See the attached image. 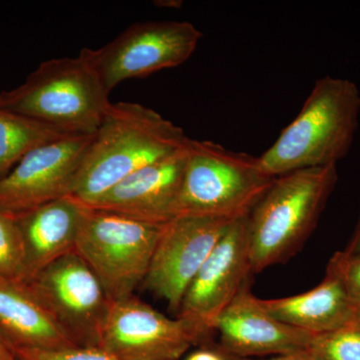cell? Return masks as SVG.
Instances as JSON below:
<instances>
[{"label":"cell","instance_id":"6da1fadb","mask_svg":"<svg viewBox=\"0 0 360 360\" xmlns=\"http://www.w3.org/2000/svg\"><path fill=\"white\" fill-rule=\"evenodd\" d=\"M188 137L141 103H110L94 135L70 194L90 205L118 184L181 148Z\"/></svg>","mask_w":360,"mask_h":360},{"label":"cell","instance_id":"7a4b0ae2","mask_svg":"<svg viewBox=\"0 0 360 360\" xmlns=\"http://www.w3.org/2000/svg\"><path fill=\"white\" fill-rule=\"evenodd\" d=\"M359 115L360 90L354 82L330 75L319 78L300 112L259 156L262 169L277 177L338 165L352 148Z\"/></svg>","mask_w":360,"mask_h":360},{"label":"cell","instance_id":"3957f363","mask_svg":"<svg viewBox=\"0 0 360 360\" xmlns=\"http://www.w3.org/2000/svg\"><path fill=\"white\" fill-rule=\"evenodd\" d=\"M338 181V165L276 177L248 215L253 274L283 264L302 248Z\"/></svg>","mask_w":360,"mask_h":360},{"label":"cell","instance_id":"277c9868","mask_svg":"<svg viewBox=\"0 0 360 360\" xmlns=\"http://www.w3.org/2000/svg\"><path fill=\"white\" fill-rule=\"evenodd\" d=\"M110 103V92L80 53L44 61L20 86L0 94V108L71 135L96 134Z\"/></svg>","mask_w":360,"mask_h":360},{"label":"cell","instance_id":"5b68a950","mask_svg":"<svg viewBox=\"0 0 360 360\" xmlns=\"http://www.w3.org/2000/svg\"><path fill=\"white\" fill-rule=\"evenodd\" d=\"M274 179L265 174L257 156L214 141L189 139L175 217L232 221L248 217Z\"/></svg>","mask_w":360,"mask_h":360},{"label":"cell","instance_id":"8992f818","mask_svg":"<svg viewBox=\"0 0 360 360\" xmlns=\"http://www.w3.org/2000/svg\"><path fill=\"white\" fill-rule=\"evenodd\" d=\"M161 226L86 206L75 252L96 274L110 302L130 297L143 283Z\"/></svg>","mask_w":360,"mask_h":360},{"label":"cell","instance_id":"52a82bcc","mask_svg":"<svg viewBox=\"0 0 360 360\" xmlns=\"http://www.w3.org/2000/svg\"><path fill=\"white\" fill-rule=\"evenodd\" d=\"M202 33L188 21H141L129 25L101 49L80 54L108 92L125 80L143 78L186 63Z\"/></svg>","mask_w":360,"mask_h":360},{"label":"cell","instance_id":"ba28073f","mask_svg":"<svg viewBox=\"0 0 360 360\" xmlns=\"http://www.w3.org/2000/svg\"><path fill=\"white\" fill-rule=\"evenodd\" d=\"M25 283L77 347H98L111 302L96 274L75 251Z\"/></svg>","mask_w":360,"mask_h":360},{"label":"cell","instance_id":"9c48e42d","mask_svg":"<svg viewBox=\"0 0 360 360\" xmlns=\"http://www.w3.org/2000/svg\"><path fill=\"white\" fill-rule=\"evenodd\" d=\"M207 341L191 322L170 319L132 295L110 303L97 347L120 360H177Z\"/></svg>","mask_w":360,"mask_h":360},{"label":"cell","instance_id":"30bf717a","mask_svg":"<svg viewBox=\"0 0 360 360\" xmlns=\"http://www.w3.org/2000/svg\"><path fill=\"white\" fill-rule=\"evenodd\" d=\"M248 217L233 220L189 284L177 317L200 329L210 341L220 315L250 283Z\"/></svg>","mask_w":360,"mask_h":360},{"label":"cell","instance_id":"8fae6325","mask_svg":"<svg viewBox=\"0 0 360 360\" xmlns=\"http://www.w3.org/2000/svg\"><path fill=\"white\" fill-rule=\"evenodd\" d=\"M94 135H66L23 156L0 179V212L15 217L70 195Z\"/></svg>","mask_w":360,"mask_h":360},{"label":"cell","instance_id":"7c38bea8","mask_svg":"<svg viewBox=\"0 0 360 360\" xmlns=\"http://www.w3.org/2000/svg\"><path fill=\"white\" fill-rule=\"evenodd\" d=\"M232 221L177 217L163 224L143 281L146 288L177 314L189 284Z\"/></svg>","mask_w":360,"mask_h":360},{"label":"cell","instance_id":"4fadbf2b","mask_svg":"<svg viewBox=\"0 0 360 360\" xmlns=\"http://www.w3.org/2000/svg\"><path fill=\"white\" fill-rule=\"evenodd\" d=\"M215 333L222 352L245 359L304 354L314 338L269 314L251 292L250 283L220 315Z\"/></svg>","mask_w":360,"mask_h":360},{"label":"cell","instance_id":"5bb4252c","mask_svg":"<svg viewBox=\"0 0 360 360\" xmlns=\"http://www.w3.org/2000/svg\"><path fill=\"white\" fill-rule=\"evenodd\" d=\"M189 139L172 155L130 175L86 206L120 213L158 226L167 224L175 217Z\"/></svg>","mask_w":360,"mask_h":360},{"label":"cell","instance_id":"9a60e30c","mask_svg":"<svg viewBox=\"0 0 360 360\" xmlns=\"http://www.w3.org/2000/svg\"><path fill=\"white\" fill-rule=\"evenodd\" d=\"M85 212L84 203L68 195L14 217L25 245L26 281L75 251Z\"/></svg>","mask_w":360,"mask_h":360},{"label":"cell","instance_id":"2e32d148","mask_svg":"<svg viewBox=\"0 0 360 360\" xmlns=\"http://www.w3.org/2000/svg\"><path fill=\"white\" fill-rule=\"evenodd\" d=\"M260 302L278 321L314 336L341 328L360 312L340 279L328 271L311 290L288 297L260 298Z\"/></svg>","mask_w":360,"mask_h":360},{"label":"cell","instance_id":"e0dca14e","mask_svg":"<svg viewBox=\"0 0 360 360\" xmlns=\"http://www.w3.org/2000/svg\"><path fill=\"white\" fill-rule=\"evenodd\" d=\"M0 330L13 347H77L25 283L0 278Z\"/></svg>","mask_w":360,"mask_h":360},{"label":"cell","instance_id":"ac0fdd59","mask_svg":"<svg viewBox=\"0 0 360 360\" xmlns=\"http://www.w3.org/2000/svg\"><path fill=\"white\" fill-rule=\"evenodd\" d=\"M66 135L71 134L0 108V179L32 149Z\"/></svg>","mask_w":360,"mask_h":360},{"label":"cell","instance_id":"d6986e66","mask_svg":"<svg viewBox=\"0 0 360 360\" xmlns=\"http://www.w3.org/2000/svg\"><path fill=\"white\" fill-rule=\"evenodd\" d=\"M304 355L310 360H360V312L341 328L314 336Z\"/></svg>","mask_w":360,"mask_h":360},{"label":"cell","instance_id":"ffe728a7","mask_svg":"<svg viewBox=\"0 0 360 360\" xmlns=\"http://www.w3.org/2000/svg\"><path fill=\"white\" fill-rule=\"evenodd\" d=\"M27 277L25 245L16 220L0 212V278L25 283Z\"/></svg>","mask_w":360,"mask_h":360},{"label":"cell","instance_id":"44dd1931","mask_svg":"<svg viewBox=\"0 0 360 360\" xmlns=\"http://www.w3.org/2000/svg\"><path fill=\"white\" fill-rule=\"evenodd\" d=\"M326 271L340 279L355 307L360 311V251H338L330 258Z\"/></svg>","mask_w":360,"mask_h":360},{"label":"cell","instance_id":"7402d4cb","mask_svg":"<svg viewBox=\"0 0 360 360\" xmlns=\"http://www.w3.org/2000/svg\"><path fill=\"white\" fill-rule=\"evenodd\" d=\"M22 360H120L99 347H70L47 350L37 348L13 347Z\"/></svg>","mask_w":360,"mask_h":360},{"label":"cell","instance_id":"603a6c76","mask_svg":"<svg viewBox=\"0 0 360 360\" xmlns=\"http://www.w3.org/2000/svg\"><path fill=\"white\" fill-rule=\"evenodd\" d=\"M186 360H229V354H225L217 345H208L195 350L188 355Z\"/></svg>","mask_w":360,"mask_h":360},{"label":"cell","instance_id":"cb8c5ba5","mask_svg":"<svg viewBox=\"0 0 360 360\" xmlns=\"http://www.w3.org/2000/svg\"><path fill=\"white\" fill-rule=\"evenodd\" d=\"M343 250L350 253L359 252L360 251V210L359 219H357L356 225H355L354 227V233H352L347 248Z\"/></svg>","mask_w":360,"mask_h":360},{"label":"cell","instance_id":"d4e9b609","mask_svg":"<svg viewBox=\"0 0 360 360\" xmlns=\"http://www.w3.org/2000/svg\"><path fill=\"white\" fill-rule=\"evenodd\" d=\"M226 354V352H225ZM229 360H310L307 355L304 354H292V355H278V356H274L271 359H245V357L233 356V355L229 354Z\"/></svg>","mask_w":360,"mask_h":360},{"label":"cell","instance_id":"484cf974","mask_svg":"<svg viewBox=\"0 0 360 360\" xmlns=\"http://www.w3.org/2000/svg\"><path fill=\"white\" fill-rule=\"evenodd\" d=\"M13 345H11V343L7 340L4 333L0 330V360L4 359V357L8 356V355L13 354Z\"/></svg>","mask_w":360,"mask_h":360},{"label":"cell","instance_id":"4316f807","mask_svg":"<svg viewBox=\"0 0 360 360\" xmlns=\"http://www.w3.org/2000/svg\"><path fill=\"white\" fill-rule=\"evenodd\" d=\"M155 6L160 7H167V8H179L182 6V1L179 0H161V1H155Z\"/></svg>","mask_w":360,"mask_h":360},{"label":"cell","instance_id":"83f0119b","mask_svg":"<svg viewBox=\"0 0 360 360\" xmlns=\"http://www.w3.org/2000/svg\"><path fill=\"white\" fill-rule=\"evenodd\" d=\"M1 360H22L20 359V356H18V354H15V352H13V354H9L8 356L4 357V359Z\"/></svg>","mask_w":360,"mask_h":360}]
</instances>
